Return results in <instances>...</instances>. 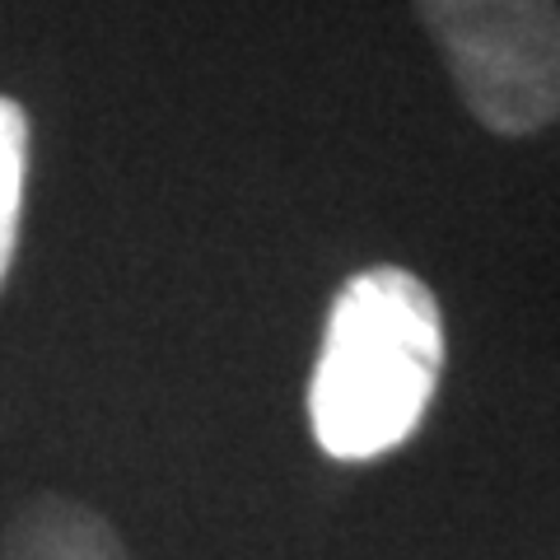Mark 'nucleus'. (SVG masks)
Returning <instances> with one entry per match:
<instances>
[{
	"label": "nucleus",
	"instance_id": "nucleus-1",
	"mask_svg": "<svg viewBox=\"0 0 560 560\" xmlns=\"http://www.w3.org/2000/svg\"><path fill=\"white\" fill-rule=\"evenodd\" d=\"M444 374V313L407 267H364L327 308L308 374V430L337 463L407 444Z\"/></svg>",
	"mask_w": 560,
	"mask_h": 560
},
{
	"label": "nucleus",
	"instance_id": "nucleus-3",
	"mask_svg": "<svg viewBox=\"0 0 560 560\" xmlns=\"http://www.w3.org/2000/svg\"><path fill=\"white\" fill-rule=\"evenodd\" d=\"M0 560H131V551L90 504L70 495H33L0 537Z\"/></svg>",
	"mask_w": 560,
	"mask_h": 560
},
{
	"label": "nucleus",
	"instance_id": "nucleus-4",
	"mask_svg": "<svg viewBox=\"0 0 560 560\" xmlns=\"http://www.w3.org/2000/svg\"><path fill=\"white\" fill-rule=\"evenodd\" d=\"M28 178V113L10 94H0V285L14 267Z\"/></svg>",
	"mask_w": 560,
	"mask_h": 560
},
{
	"label": "nucleus",
	"instance_id": "nucleus-2",
	"mask_svg": "<svg viewBox=\"0 0 560 560\" xmlns=\"http://www.w3.org/2000/svg\"><path fill=\"white\" fill-rule=\"evenodd\" d=\"M467 113L495 136L560 117V0H411Z\"/></svg>",
	"mask_w": 560,
	"mask_h": 560
}]
</instances>
